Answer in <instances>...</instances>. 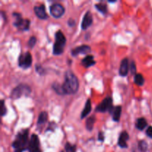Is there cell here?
Listing matches in <instances>:
<instances>
[{
	"label": "cell",
	"mask_w": 152,
	"mask_h": 152,
	"mask_svg": "<svg viewBox=\"0 0 152 152\" xmlns=\"http://www.w3.org/2000/svg\"><path fill=\"white\" fill-rule=\"evenodd\" d=\"M62 86L65 95L74 94L78 91L80 83L78 78L72 71H67L65 74V81Z\"/></svg>",
	"instance_id": "1"
},
{
	"label": "cell",
	"mask_w": 152,
	"mask_h": 152,
	"mask_svg": "<svg viewBox=\"0 0 152 152\" xmlns=\"http://www.w3.org/2000/svg\"><path fill=\"white\" fill-rule=\"evenodd\" d=\"M29 131L28 129H22L16 135L14 140L12 142V147L14 152H23L28 150L29 145Z\"/></svg>",
	"instance_id": "2"
},
{
	"label": "cell",
	"mask_w": 152,
	"mask_h": 152,
	"mask_svg": "<svg viewBox=\"0 0 152 152\" xmlns=\"http://www.w3.org/2000/svg\"><path fill=\"white\" fill-rule=\"evenodd\" d=\"M66 45V38L62 31L59 30L55 34V42L53 47V55H61L64 52V48Z\"/></svg>",
	"instance_id": "3"
},
{
	"label": "cell",
	"mask_w": 152,
	"mask_h": 152,
	"mask_svg": "<svg viewBox=\"0 0 152 152\" xmlns=\"http://www.w3.org/2000/svg\"><path fill=\"white\" fill-rule=\"evenodd\" d=\"M31 88L28 85L21 84L18 85L17 86L14 88L12 90L11 93H10V98L13 99H19V98L22 97V96H28L31 94Z\"/></svg>",
	"instance_id": "4"
},
{
	"label": "cell",
	"mask_w": 152,
	"mask_h": 152,
	"mask_svg": "<svg viewBox=\"0 0 152 152\" xmlns=\"http://www.w3.org/2000/svg\"><path fill=\"white\" fill-rule=\"evenodd\" d=\"M13 16L15 17V21L13 22V26L16 27L19 31H28L31 25V21L28 19H23L22 14L17 12L13 13Z\"/></svg>",
	"instance_id": "5"
},
{
	"label": "cell",
	"mask_w": 152,
	"mask_h": 152,
	"mask_svg": "<svg viewBox=\"0 0 152 152\" xmlns=\"http://www.w3.org/2000/svg\"><path fill=\"white\" fill-rule=\"evenodd\" d=\"M33 63V57L29 51L21 53L18 58V65L23 69H28Z\"/></svg>",
	"instance_id": "6"
},
{
	"label": "cell",
	"mask_w": 152,
	"mask_h": 152,
	"mask_svg": "<svg viewBox=\"0 0 152 152\" xmlns=\"http://www.w3.org/2000/svg\"><path fill=\"white\" fill-rule=\"evenodd\" d=\"M113 99L111 96H107L106 98L102 101V102L99 104L96 108V111L101 113H105L106 111L111 114V111H113Z\"/></svg>",
	"instance_id": "7"
},
{
	"label": "cell",
	"mask_w": 152,
	"mask_h": 152,
	"mask_svg": "<svg viewBox=\"0 0 152 152\" xmlns=\"http://www.w3.org/2000/svg\"><path fill=\"white\" fill-rule=\"evenodd\" d=\"M65 9L64 6L60 3H53L50 6V13L54 18H60L64 15Z\"/></svg>",
	"instance_id": "8"
},
{
	"label": "cell",
	"mask_w": 152,
	"mask_h": 152,
	"mask_svg": "<svg viewBox=\"0 0 152 152\" xmlns=\"http://www.w3.org/2000/svg\"><path fill=\"white\" fill-rule=\"evenodd\" d=\"M28 151L29 152H42L40 149V142L38 135L36 134H32L30 138L29 145H28Z\"/></svg>",
	"instance_id": "9"
},
{
	"label": "cell",
	"mask_w": 152,
	"mask_h": 152,
	"mask_svg": "<svg viewBox=\"0 0 152 152\" xmlns=\"http://www.w3.org/2000/svg\"><path fill=\"white\" fill-rule=\"evenodd\" d=\"M91 50V49L90 46L88 45H82L73 48L71 51V54L73 56H77L80 54H87L90 53Z\"/></svg>",
	"instance_id": "10"
},
{
	"label": "cell",
	"mask_w": 152,
	"mask_h": 152,
	"mask_svg": "<svg viewBox=\"0 0 152 152\" xmlns=\"http://www.w3.org/2000/svg\"><path fill=\"white\" fill-rule=\"evenodd\" d=\"M93 23V16L90 10H88L84 14L81 24L82 30H87Z\"/></svg>",
	"instance_id": "11"
},
{
	"label": "cell",
	"mask_w": 152,
	"mask_h": 152,
	"mask_svg": "<svg viewBox=\"0 0 152 152\" xmlns=\"http://www.w3.org/2000/svg\"><path fill=\"white\" fill-rule=\"evenodd\" d=\"M34 13L36 16L40 19H47L48 18V15L47 14L45 10V4H40V5L34 6Z\"/></svg>",
	"instance_id": "12"
},
{
	"label": "cell",
	"mask_w": 152,
	"mask_h": 152,
	"mask_svg": "<svg viewBox=\"0 0 152 152\" xmlns=\"http://www.w3.org/2000/svg\"><path fill=\"white\" fill-rule=\"evenodd\" d=\"M129 140V134L126 131H123L120 134V136L118 138V144L119 146L122 148H128L127 141Z\"/></svg>",
	"instance_id": "13"
},
{
	"label": "cell",
	"mask_w": 152,
	"mask_h": 152,
	"mask_svg": "<svg viewBox=\"0 0 152 152\" xmlns=\"http://www.w3.org/2000/svg\"><path fill=\"white\" fill-rule=\"evenodd\" d=\"M129 62L128 58H124L121 61V63L120 65V69H119V74L121 77H126L129 74Z\"/></svg>",
	"instance_id": "14"
},
{
	"label": "cell",
	"mask_w": 152,
	"mask_h": 152,
	"mask_svg": "<svg viewBox=\"0 0 152 152\" xmlns=\"http://www.w3.org/2000/svg\"><path fill=\"white\" fill-rule=\"evenodd\" d=\"M95 64H96V61L94 60V56L92 55H87L81 61V65L85 68H90Z\"/></svg>",
	"instance_id": "15"
},
{
	"label": "cell",
	"mask_w": 152,
	"mask_h": 152,
	"mask_svg": "<svg viewBox=\"0 0 152 152\" xmlns=\"http://www.w3.org/2000/svg\"><path fill=\"white\" fill-rule=\"evenodd\" d=\"M122 113V107L120 105L114 107L113 111H111V114L112 115V120L114 122H119L120 120Z\"/></svg>",
	"instance_id": "16"
},
{
	"label": "cell",
	"mask_w": 152,
	"mask_h": 152,
	"mask_svg": "<svg viewBox=\"0 0 152 152\" xmlns=\"http://www.w3.org/2000/svg\"><path fill=\"white\" fill-rule=\"evenodd\" d=\"M91 101L90 99H88L87 101L86 102V105H85L84 109L83 110L81 113V116H80V118L84 119L89 114L91 111Z\"/></svg>",
	"instance_id": "17"
},
{
	"label": "cell",
	"mask_w": 152,
	"mask_h": 152,
	"mask_svg": "<svg viewBox=\"0 0 152 152\" xmlns=\"http://www.w3.org/2000/svg\"><path fill=\"white\" fill-rule=\"evenodd\" d=\"M135 126H136V128L138 130L142 131L147 127L148 123H147V120L144 117H140V118L137 119Z\"/></svg>",
	"instance_id": "18"
},
{
	"label": "cell",
	"mask_w": 152,
	"mask_h": 152,
	"mask_svg": "<svg viewBox=\"0 0 152 152\" xmlns=\"http://www.w3.org/2000/svg\"><path fill=\"white\" fill-rule=\"evenodd\" d=\"M48 114L46 111H42L39 114L37 120V126H41L45 124L48 121Z\"/></svg>",
	"instance_id": "19"
},
{
	"label": "cell",
	"mask_w": 152,
	"mask_h": 152,
	"mask_svg": "<svg viewBox=\"0 0 152 152\" xmlns=\"http://www.w3.org/2000/svg\"><path fill=\"white\" fill-rule=\"evenodd\" d=\"M96 122V117L95 116H91L89 118L86 120V128L88 132H91L94 129V125Z\"/></svg>",
	"instance_id": "20"
},
{
	"label": "cell",
	"mask_w": 152,
	"mask_h": 152,
	"mask_svg": "<svg viewBox=\"0 0 152 152\" xmlns=\"http://www.w3.org/2000/svg\"><path fill=\"white\" fill-rule=\"evenodd\" d=\"M94 7L96 10L99 12H100L102 14L105 15L107 13H108V7H107L106 4L103 2H99L96 3V4H94Z\"/></svg>",
	"instance_id": "21"
},
{
	"label": "cell",
	"mask_w": 152,
	"mask_h": 152,
	"mask_svg": "<svg viewBox=\"0 0 152 152\" xmlns=\"http://www.w3.org/2000/svg\"><path fill=\"white\" fill-rule=\"evenodd\" d=\"M134 82L137 86H142L145 83V79L141 74H136L134 75Z\"/></svg>",
	"instance_id": "22"
},
{
	"label": "cell",
	"mask_w": 152,
	"mask_h": 152,
	"mask_svg": "<svg viewBox=\"0 0 152 152\" xmlns=\"http://www.w3.org/2000/svg\"><path fill=\"white\" fill-rule=\"evenodd\" d=\"M52 89L56 92L57 94L59 95H65L63 91V89H62V85H59L57 83H54L52 84L51 86Z\"/></svg>",
	"instance_id": "23"
},
{
	"label": "cell",
	"mask_w": 152,
	"mask_h": 152,
	"mask_svg": "<svg viewBox=\"0 0 152 152\" xmlns=\"http://www.w3.org/2000/svg\"><path fill=\"white\" fill-rule=\"evenodd\" d=\"M65 152H77V145L68 142L65 145Z\"/></svg>",
	"instance_id": "24"
},
{
	"label": "cell",
	"mask_w": 152,
	"mask_h": 152,
	"mask_svg": "<svg viewBox=\"0 0 152 152\" xmlns=\"http://www.w3.org/2000/svg\"><path fill=\"white\" fill-rule=\"evenodd\" d=\"M138 148L141 152H145L148 150V144L145 140H140L138 143Z\"/></svg>",
	"instance_id": "25"
},
{
	"label": "cell",
	"mask_w": 152,
	"mask_h": 152,
	"mask_svg": "<svg viewBox=\"0 0 152 152\" xmlns=\"http://www.w3.org/2000/svg\"><path fill=\"white\" fill-rule=\"evenodd\" d=\"M36 43H37V38L34 36H32V37H30L29 40L28 42V47L31 48H33L35 46Z\"/></svg>",
	"instance_id": "26"
},
{
	"label": "cell",
	"mask_w": 152,
	"mask_h": 152,
	"mask_svg": "<svg viewBox=\"0 0 152 152\" xmlns=\"http://www.w3.org/2000/svg\"><path fill=\"white\" fill-rule=\"evenodd\" d=\"M129 71H131L132 74H134L135 75L137 74V66L134 61H132L131 63L129 64Z\"/></svg>",
	"instance_id": "27"
},
{
	"label": "cell",
	"mask_w": 152,
	"mask_h": 152,
	"mask_svg": "<svg viewBox=\"0 0 152 152\" xmlns=\"http://www.w3.org/2000/svg\"><path fill=\"white\" fill-rule=\"evenodd\" d=\"M0 106H1V110H0L1 116V117H4L7 114V108H6L5 105H4V101L3 99L1 100V105H0Z\"/></svg>",
	"instance_id": "28"
},
{
	"label": "cell",
	"mask_w": 152,
	"mask_h": 152,
	"mask_svg": "<svg viewBox=\"0 0 152 152\" xmlns=\"http://www.w3.org/2000/svg\"><path fill=\"white\" fill-rule=\"evenodd\" d=\"M35 70L36 71H37V73H38L39 75H44L45 74V68H43L42 65H37L35 66Z\"/></svg>",
	"instance_id": "29"
},
{
	"label": "cell",
	"mask_w": 152,
	"mask_h": 152,
	"mask_svg": "<svg viewBox=\"0 0 152 152\" xmlns=\"http://www.w3.org/2000/svg\"><path fill=\"white\" fill-rule=\"evenodd\" d=\"M56 128V124L54 122H50L48 125V127L47 128V132L48 131H50V132H54L55 129Z\"/></svg>",
	"instance_id": "30"
},
{
	"label": "cell",
	"mask_w": 152,
	"mask_h": 152,
	"mask_svg": "<svg viewBox=\"0 0 152 152\" xmlns=\"http://www.w3.org/2000/svg\"><path fill=\"white\" fill-rule=\"evenodd\" d=\"M105 140V134L103 132H99L98 134V141L102 142Z\"/></svg>",
	"instance_id": "31"
},
{
	"label": "cell",
	"mask_w": 152,
	"mask_h": 152,
	"mask_svg": "<svg viewBox=\"0 0 152 152\" xmlns=\"http://www.w3.org/2000/svg\"><path fill=\"white\" fill-rule=\"evenodd\" d=\"M68 25L69 27H74L76 25V21L73 18H70L68 20Z\"/></svg>",
	"instance_id": "32"
},
{
	"label": "cell",
	"mask_w": 152,
	"mask_h": 152,
	"mask_svg": "<svg viewBox=\"0 0 152 152\" xmlns=\"http://www.w3.org/2000/svg\"><path fill=\"white\" fill-rule=\"evenodd\" d=\"M145 134H146V135L148 137L152 138V126H149V127L147 129L146 132H145Z\"/></svg>",
	"instance_id": "33"
},
{
	"label": "cell",
	"mask_w": 152,
	"mask_h": 152,
	"mask_svg": "<svg viewBox=\"0 0 152 152\" xmlns=\"http://www.w3.org/2000/svg\"><path fill=\"white\" fill-rule=\"evenodd\" d=\"M60 152H64V151H60Z\"/></svg>",
	"instance_id": "34"
},
{
	"label": "cell",
	"mask_w": 152,
	"mask_h": 152,
	"mask_svg": "<svg viewBox=\"0 0 152 152\" xmlns=\"http://www.w3.org/2000/svg\"><path fill=\"white\" fill-rule=\"evenodd\" d=\"M132 152H135V151H132Z\"/></svg>",
	"instance_id": "35"
}]
</instances>
